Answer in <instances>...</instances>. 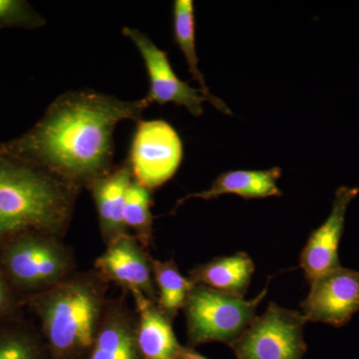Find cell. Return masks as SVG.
<instances>
[{"instance_id":"obj_7","label":"cell","mask_w":359,"mask_h":359,"mask_svg":"<svg viewBox=\"0 0 359 359\" xmlns=\"http://www.w3.org/2000/svg\"><path fill=\"white\" fill-rule=\"evenodd\" d=\"M130 146L127 163L135 182L152 191L170 181L184 158L181 137L164 120H140Z\"/></svg>"},{"instance_id":"obj_13","label":"cell","mask_w":359,"mask_h":359,"mask_svg":"<svg viewBox=\"0 0 359 359\" xmlns=\"http://www.w3.org/2000/svg\"><path fill=\"white\" fill-rule=\"evenodd\" d=\"M133 295L138 321L137 344L143 359H178L182 346L177 339L171 320L161 311L157 302L141 294Z\"/></svg>"},{"instance_id":"obj_16","label":"cell","mask_w":359,"mask_h":359,"mask_svg":"<svg viewBox=\"0 0 359 359\" xmlns=\"http://www.w3.org/2000/svg\"><path fill=\"white\" fill-rule=\"evenodd\" d=\"M141 358L133 318L122 306H110L104 311L95 341L86 359Z\"/></svg>"},{"instance_id":"obj_10","label":"cell","mask_w":359,"mask_h":359,"mask_svg":"<svg viewBox=\"0 0 359 359\" xmlns=\"http://www.w3.org/2000/svg\"><path fill=\"white\" fill-rule=\"evenodd\" d=\"M151 259L143 245L133 236L125 233L108 244L105 252L97 257L95 268L104 278L131 294H141L156 302L157 290Z\"/></svg>"},{"instance_id":"obj_22","label":"cell","mask_w":359,"mask_h":359,"mask_svg":"<svg viewBox=\"0 0 359 359\" xmlns=\"http://www.w3.org/2000/svg\"><path fill=\"white\" fill-rule=\"evenodd\" d=\"M13 304L11 287L4 269H0V316L8 313Z\"/></svg>"},{"instance_id":"obj_3","label":"cell","mask_w":359,"mask_h":359,"mask_svg":"<svg viewBox=\"0 0 359 359\" xmlns=\"http://www.w3.org/2000/svg\"><path fill=\"white\" fill-rule=\"evenodd\" d=\"M103 295L93 278L74 276L33 299L52 358L76 359L89 353L105 311Z\"/></svg>"},{"instance_id":"obj_12","label":"cell","mask_w":359,"mask_h":359,"mask_svg":"<svg viewBox=\"0 0 359 359\" xmlns=\"http://www.w3.org/2000/svg\"><path fill=\"white\" fill-rule=\"evenodd\" d=\"M132 181L131 169L128 163L125 162L96 180L88 188L95 202L101 233L107 245L128 233L123 219V210Z\"/></svg>"},{"instance_id":"obj_23","label":"cell","mask_w":359,"mask_h":359,"mask_svg":"<svg viewBox=\"0 0 359 359\" xmlns=\"http://www.w3.org/2000/svg\"><path fill=\"white\" fill-rule=\"evenodd\" d=\"M178 359H208L202 354L197 353L192 347H183Z\"/></svg>"},{"instance_id":"obj_8","label":"cell","mask_w":359,"mask_h":359,"mask_svg":"<svg viewBox=\"0 0 359 359\" xmlns=\"http://www.w3.org/2000/svg\"><path fill=\"white\" fill-rule=\"evenodd\" d=\"M122 32L133 42L145 63L150 81V89L145 96L147 102L160 105L173 103L186 108L195 117L202 115L203 103L207 99L200 89L194 88L177 76L167 52L137 28L124 27Z\"/></svg>"},{"instance_id":"obj_14","label":"cell","mask_w":359,"mask_h":359,"mask_svg":"<svg viewBox=\"0 0 359 359\" xmlns=\"http://www.w3.org/2000/svg\"><path fill=\"white\" fill-rule=\"evenodd\" d=\"M282 176L280 168L275 167L261 171L237 170L219 175L208 190L190 194L177 203V207L186 201L194 199H217L226 194H235L244 199H264L282 196L278 181Z\"/></svg>"},{"instance_id":"obj_19","label":"cell","mask_w":359,"mask_h":359,"mask_svg":"<svg viewBox=\"0 0 359 359\" xmlns=\"http://www.w3.org/2000/svg\"><path fill=\"white\" fill-rule=\"evenodd\" d=\"M152 203L151 191L133 180L127 190L123 219L126 230L133 231V237L143 247H148L152 238Z\"/></svg>"},{"instance_id":"obj_20","label":"cell","mask_w":359,"mask_h":359,"mask_svg":"<svg viewBox=\"0 0 359 359\" xmlns=\"http://www.w3.org/2000/svg\"><path fill=\"white\" fill-rule=\"evenodd\" d=\"M45 25L46 21L28 2L23 0H0V29H35Z\"/></svg>"},{"instance_id":"obj_4","label":"cell","mask_w":359,"mask_h":359,"mask_svg":"<svg viewBox=\"0 0 359 359\" xmlns=\"http://www.w3.org/2000/svg\"><path fill=\"white\" fill-rule=\"evenodd\" d=\"M269 282L257 297L247 301L196 285L183 309L189 344L223 342L231 346L256 318L257 309L266 297Z\"/></svg>"},{"instance_id":"obj_18","label":"cell","mask_w":359,"mask_h":359,"mask_svg":"<svg viewBox=\"0 0 359 359\" xmlns=\"http://www.w3.org/2000/svg\"><path fill=\"white\" fill-rule=\"evenodd\" d=\"M157 292V306L170 320L184 309L196 283L180 273L173 261L151 259Z\"/></svg>"},{"instance_id":"obj_9","label":"cell","mask_w":359,"mask_h":359,"mask_svg":"<svg viewBox=\"0 0 359 359\" xmlns=\"http://www.w3.org/2000/svg\"><path fill=\"white\" fill-rule=\"evenodd\" d=\"M309 283L311 290L301 304L306 321L340 327L359 311L358 271L340 266Z\"/></svg>"},{"instance_id":"obj_5","label":"cell","mask_w":359,"mask_h":359,"mask_svg":"<svg viewBox=\"0 0 359 359\" xmlns=\"http://www.w3.org/2000/svg\"><path fill=\"white\" fill-rule=\"evenodd\" d=\"M1 264L6 278L20 289L44 292L69 278L73 259L57 238L30 233L4 245Z\"/></svg>"},{"instance_id":"obj_11","label":"cell","mask_w":359,"mask_h":359,"mask_svg":"<svg viewBox=\"0 0 359 359\" xmlns=\"http://www.w3.org/2000/svg\"><path fill=\"white\" fill-rule=\"evenodd\" d=\"M358 194L359 187L337 189L330 216L309 236L299 257V264L309 283L340 266L339 249L347 208Z\"/></svg>"},{"instance_id":"obj_17","label":"cell","mask_w":359,"mask_h":359,"mask_svg":"<svg viewBox=\"0 0 359 359\" xmlns=\"http://www.w3.org/2000/svg\"><path fill=\"white\" fill-rule=\"evenodd\" d=\"M173 33L175 43L185 56L188 69L192 78L199 84L208 102L224 114L231 115V111L224 101L210 92L204 75L199 68V59L196 51L195 6L192 0H176L173 6Z\"/></svg>"},{"instance_id":"obj_1","label":"cell","mask_w":359,"mask_h":359,"mask_svg":"<svg viewBox=\"0 0 359 359\" xmlns=\"http://www.w3.org/2000/svg\"><path fill=\"white\" fill-rule=\"evenodd\" d=\"M150 104L124 101L93 90L61 94L29 131L2 146L78 188L114 169V132L125 120L140 121Z\"/></svg>"},{"instance_id":"obj_2","label":"cell","mask_w":359,"mask_h":359,"mask_svg":"<svg viewBox=\"0 0 359 359\" xmlns=\"http://www.w3.org/2000/svg\"><path fill=\"white\" fill-rule=\"evenodd\" d=\"M79 191L0 144V245L25 233L61 237Z\"/></svg>"},{"instance_id":"obj_15","label":"cell","mask_w":359,"mask_h":359,"mask_svg":"<svg viewBox=\"0 0 359 359\" xmlns=\"http://www.w3.org/2000/svg\"><path fill=\"white\" fill-rule=\"evenodd\" d=\"M255 271L252 257L244 252L233 256L215 257L190 271L196 285H205L222 294L244 297Z\"/></svg>"},{"instance_id":"obj_6","label":"cell","mask_w":359,"mask_h":359,"mask_svg":"<svg viewBox=\"0 0 359 359\" xmlns=\"http://www.w3.org/2000/svg\"><path fill=\"white\" fill-rule=\"evenodd\" d=\"M306 323L301 311L269 302L264 313L256 316L230 346L238 359H302L308 348Z\"/></svg>"},{"instance_id":"obj_21","label":"cell","mask_w":359,"mask_h":359,"mask_svg":"<svg viewBox=\"0 0 359 359\" xmlns=\"http://www.w3.org/2000/svg\"><path fill=\"white\" fill-rule=\"evenodd\" d=\"M0 359H39V348L28 335L7 332L0 334Z\"/></svg>"}]
</instances>
